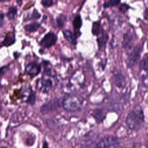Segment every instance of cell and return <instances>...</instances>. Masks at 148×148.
<instances>
[{
	"label": "cell",
	"instance_id": "cell-10",
	"mask_svg": "<svg viewBox=\"0 0 148 148\" xmlns=\"http://www.w3.org/2000/svg\"><path fill=\"white\" fill-rule=\"evenodd\" d=\"M134 39V35L132 32L129 31L127 32L123 38V46L124 48H130L132 44V41Z\"/></svg>",
	"mask_w": 148,
	"mask_h": 148
},
{
	"label": "cell",
	"instance_id": "cell-27",
	"mask_svg": "<svg viewBox=\"0 0 148 148\" xmlns=\"http://www.w3.org/2000/svg\"><path fill=\"white\" fill-rule=\"evenodd\" d=\"M3 16H4L3 13H1V21H2L3 20Z\"/></svg>",
	"mask_w": 148,
	"mask_h": 148
},
{
	"label": "cell",
	"instance_id": "cell-28",
	"mask_svg": "<svg viewBox=\"0 0 148 148\" xmlns=\"http://www.w3.org/2000/svg\"><path fill=\"white\" fill-rule=\"evenodd\" d=\"M16 2H17V3H18H18H19V5H20H20H21V3H22V1H16Z\"/></svg>",
	"mask_w": 148,
	"mask_h": 148
},
{
	"label": "cell",
	"instance_id": "cell-17",
	"mask_svg": "<svg viewBox=\"0 0 148 148\" xmlns=\"http://www.w3.org/2000/svg\"><path fill=\"white\" fill-rule=\"evenodd\" d=\"M40 26V24L37 22H34L29 24H27L24 26V29L25 31L32 32H35L36 31Z\"/></svg>",
	"mask_w": 148,
	"mask_h": 148
},
{
	"label": "cell",
	"instance_id": "cell-26",
	"mask_svg": "<svg viewBox=\"0 0 148 148\" xmlns=\"http://www.w3.org/2000/svg\"><path fill=\"white\" fill-rule=\"evenodd\" d=\"M145 17L146 19H148V9H146L145 11Z\"/></svg>",
	"mask_w": 148,
	"mask_h": 148
},
{
	"label": "cell",
	"instance_id": "cell-18",
	"mask_svg": "<svg viewBox=\"0 0 148 148\" xmlns=\"http://www.w3.org/2000/svg\"><path fill=\"white\" fill-rule=\"evenodd\" d=\"M101 31V22L100 21H96L93 22L92 25L91 32L95 36H98Z\"/></svg>",
	"mask_w": 148,
	"mask_h": 148
},
{
	"label": "cell",
	"instance_id": "cell-22",
	"mask_svg": "<svg viewBox=\"0 0 148 148\" xmlns=\"http://www.w3.org/2000/svg\"><path fill=\"white\" fill-rule=\"evenodd\" d=\"M35 101V94L34 92L32 90L25 102L30 105H33L34 104Z\"/></svg>",
	"mask_w": 148,
	"mask_h": 148
},
{
	"label": "cell",
	"instance_id": "cell-4",
	"mask_svg": "<svg viewBox=\"0 0 148 148\" xmlns=\"http://www.w3.org/2000/svg\"><path fill=\"white\" fill-rule=\"evenodd\" d=\"M119 145V141L117 138L107 135L99 141L97 145V148H118Z\"/></svg>",
	"mask_w": 148,
	"mask_h": 148
},
{
	"label": "cell",
	"instance_id": "cell-16",
	"mask_svg": "<svg viewBox=\"0 0 148 148\" xmlns=\"http://www.w3.org/2000/svg\"><path fill=\"white\" fill-rule=\"evenodd\" d=\"M40 17V14L38 12V11L36 9H34L32 12H31V13H27V16L24 17V20L28 21L32 19H38Z\"/></svg>",
	"mask_w": 148,
	"mask_h": 148
},
{
	"label": "cell",
	"instance_id": "cell-2",
	"mask_svg": "<svg viewBox=\"0 0 148 148\" xmlns=\"http://www.w3.org/2000/svg\"><path fill=\"white\" fill-rule=\"evenodd\" d=\"M53 78H56V75L53 74L51 68H45L42 76L36 80V88L40 92H48L53 86Z\"/></svg>",
	"mask_w": 148,
	"mask_h": 148
},
{
	"label": "cell",
	"instance_id": "cell-8",
	"mask_svg": "<svg viewBox=\"0 0 148 148\" xmlns=\"http://www.w3.org/2000/svg\"><path fill=\"white\" fill-rule=\"evenodd\" d=\"M41 69L40 65L36 61H31L25 66V71L29 75L34 77L38 75Z\"/></svg>",
	"mask_w": 148,
	"mask_h": 148
},
{
	"label": "cell",
	"instance_id": "cell-15",
	"mask_svg": "<svg viewBox=\"0 0 148 148\" xmlns=\"http://www.w3.org/2000/svg\"><path fill=\"white\" fill-rule=\"evenodd\" d=\"M82 23H83V21H82V19L80 15L79 14H76L73 18V20L72 21V24L75 31H79L80 29V27L82 25Z\"/></svg>",
	"mask_w": 148,
	"mask_h": 148
},
{
	"label": "cell",
	"instance_id": "cell-9",
	"mask_svg": "<svg viewBox=\"0 0 148 148\" xmlns=\"http://www.w3.org/2000/svg\"><path fill=\"white\" fill-rule=\"evenodd\" d=\"M63 35L64 38L68 40V42L72 45H75L76 43V35L73 34L71 31L69 29H65L63 31Z\"/></svg>",
	"mask_w": 148,
	"mask_h": 148
},
{
	"label": "cell",
	"instance_id": "cell-21",
	"mask_svg": "<svg viewBox=\"0 0 148 148\" xmlns=\"http://www.w3.org/2000/svg\"><path fill=\"white\" fill-rule=\"evenodd\" d=\"M120 1H116V0H110L108 1H105L103 3V7L105 8H109V7H113L117 5L119 3H120Z\"/></svg>",
	"mask_w": 148,
	"mask_h": 148
},
{
	"label": "cell",
	"instance_id": "cell-11",
	"mask_svg": "<svg viewBox=\"0 0 148 148\" xmlns=\"http://www.w3.org/2000/svg\"><path fill=\"white\" fill-rule=\"evenodd\" d=\"M108 38H109V36L108 33L104 30H102L101 36L98 37L97 39L98 46L99 49H101L105 46V45L108 40Z\"/></svg>",
	"mask_w": 148,
	"mask_h": 148
},
{
	"label": "cell",
	"instance_id": "cell-25",
	"mask_svg": "<svg viewBox=\"0 0 148 148\" xmlns=\"http://www.w3.org/2000/svg\"><path fill=\"white\" fill-rule=\"evenodd\" d=\"M128 8H129V6L127 4L123 3V4L120 5V6L119 7V10L122 13H124L125 12H126L128 10Z\"/></svg>",
	"mask_w": 148,
	"mask_h": 148
},
{
	"label": "cell",
	"instance_id": "cell-5",
	"mask_svg": "<svg viewBox=\"0 0 148 148\" xmlns=\"http://www.w3.org/2000/svg\"><path fill=\"white\" fill-rule=\"evenodd\" d=\"M141 52L142 46H137L129 53L126 59V63L129 68H132L136 65L140 57Z\"/></svg>",
	"mask_w": 148,
	"mask_h": 148
},
{
	"label": "cell",
	"instance_id": "cell-13",
	"mask_svg": "<svg viewBox=\"0 0 148 148\" xmlns=\"http://www.w3.org/2000/svg\"><path fill=\"white\" fill-rule=\"evenodd\" d=\"M139 69L143 74H148V53L145 54L139 64Z\"/></svg>",
	"mask_w": 148,
	"mask_h": 148
},
{
	"label": "cell",
	"instance_id": "cell-24",
	"mask_svg": "<svg viewBox=\"0 0 148 148\" xmlns=\"http://www.w3.org/2000/svg\"><path fill=\"white\" fill-rule=\"evenodd\" d=\"M41 3L45 7H50L53 4V1L51 0H43L41 1Z\"/></svg>",
	"mask_w": 148,
	"mask_h": 148
},
{
	"label": "cell",
	"instance_id": "cell-29",
	"mask_svg": "<svg viewBox=\"0 0 148 148\" xmlns=\"http://www.w3.org/2000/svg\"><path fill=\"white\" fill-rule=\"evenodd\" d=\"M2 148H6V147H2Z\"/></svg>",
	"mask_w": 148,
	"mask_h": 148
},
{
	"label": "cell",
	"instance_id": "cell-23",
	"mask_svg": "<svg viewBox=\"0 0 148 148\" xmlns=\"http://www.w3.org/2000/svg\"><path fill=\"white\" fill-rule=\"evenodd\" d=\"M142 82L145 87L148 88V74H142Z\"/></svg>",
	"mask_w": 148,
	"mask_h": 148
},
{
	"label": "cell",
	"instance_id": "cell-20",
	"mask_svg": "<svg viewBox=\"0 0 148 148\" xmlns=\"http://www.w3.org/2000/svg\"><path fill=\"white\" fill-rule=\"evenodd\" d=\"M56 21H57V25L60 28H62L64 27V25H65V23L66 21V17L65 15H64L63 14H60L57 17Z\"/></svg>",
	"mask_w": 148,
	"mask_h": 148
},
{
	"label": "cell",
	"instance_id": "cell-12",
	"mask_svg": "<svg viewBox=\"0 0 148 148\" xmlns=\"http://www.w3.org/2000/svg\"><path fill=\"white\" fill-rule=\"evenodd\" d=\"M114 78L115 84L118 87H123L125 85V77L121 72H118L116 73L114 75Z\"/></svg>",
	"mask_w": 148,
	"mask_h": 148
},
{
	"label": "cell",
	"instance_id": "cell-14",
	"mask_svg": "<svg viewBox=\"0 0 148 148\" xmlns=\"http://www.w3.org/2000/svg\"><path fill=\"white\" fill-rule=\"evenodd\" d=\"M15 37L14 34L11 33H8L5 37L4 38V39L2 42V45L4 46L8 47L11 45H12L15 42Z\"/></svg>",
	"mask_w": 148,
	"mask_h": 148
},
{
	"label": "cell",
	"instance_id": "cell-7",
	"mask_svg": "<svg viewBox=\"0 0 148 148\" xmlns=\"http://www.w3.org/2000/svg\"><path fill=\"white\" fill-rule=\"evenodd\" d=\"M60 106L59 101L57 98H54L42 105L40 108V112L43 114H46L50 112L57 110Z\"/></svg>",
	"mask_w": 148,
	"mask_h": 148
},
{
	"label": "cell",
	"instance_id": "cell-1",
	"mask_svg": "<svg viewBox=\"0 0 148 148\" xmlns=\"http://www.w3.org/2000/svg\"><path fill=\"white\" fill-rule=\"evenodd\" d=\"M144 122V114L140 106H135L128 114L125 123L129 128L132 130H139Z\"/></svg>",
	"mask_w": 148,
	"mask_h": 148
},
{
	"label": "cell",
	"instance_id": "cell-19",
	"mask_svg": "<svg viewBox=\"0 0 148 148\" xmlns=\"http://www.w3.org/2000/svg\"><path fill=\"white\" fill-rule=\"evenodd\" d=\"M17 9L16 6H10L9 8L8 12L6 13V17L9 20L14 19V18L17 13Z\"/></svg>",
	"mask_w": 148,
	"mask_h": 148
},
{
	"label": "cell",
	"instance_id": "cell-6",
	"mask_svg": "<svg viewBox=\"0 0 148 148\" xmlns=\"http://www.w3.org/2000/svg\"><path fill=\"white\" fill-rule=\"evenodd\" d=\"M57 40V35L52 31H50L43 37L40 40L39 44L44 48H49L53 46L56 43Z\"/></svg>",
	"mask_w": 148,
	"mask_h": 148
},
{
	"label": "cell",
	"instance_id": "cell-3",
	"mask_svg": "<svg viewBox=\"0 0 148 148\" xmlns=\"http://www.w3.org/2000/svg\"><path fill=\"white\" fill-rule=\"evenodd\" d=\"M64 110L67 112H74L80 110L82 108V102L76 95L69 94L64 97L62 102Z\"/></svg>",
	"mask_w": 148,
	"mask_h": 148
}]
</instances>
